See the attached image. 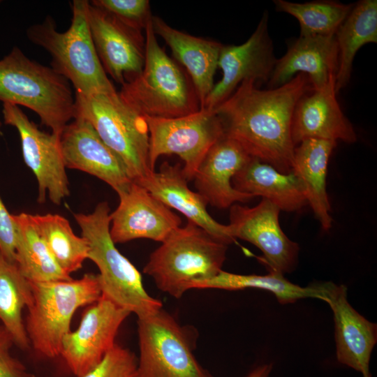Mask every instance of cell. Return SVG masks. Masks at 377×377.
Returning a JSON list of instances; mask_svg holds the SVG:
<instances>
[{
	"mask_svg": "<svg viewBox=\"0 0 377 377\" xmlns=\"http://www.w3.org/2000/svg\"><path fill=\"white\" fill-rule=\"evenodd\" d=\"M151 19L145 29L142 71L122 85L119 94L143 117L173 118L198 112L200 105L193 83L159 46Z\"/></svg>",
	"mask_w": 377,
	"mask_h": 377,
	"instance_id": "5",
	"label": "cell"
},
{
	"mask_svg": "<svg viewBox=\"0 0 377 377\" xmlns=\"http://www.w3.org/2000/svg\"><path fill=\"white\" fill-rule=\"evenodd\" d=\"M74 218L88 242V259L99 269L101 295L138 318L162 309L161 302L146 292L139 271L116 248L110 233L108 203L101 202L92 213L75 214Z\"/></svg>",
	"mask_w": 377,
	"mask_h": 377,
	"instance_id": "6",
	"label": "cell"
},
{
	"mask_svg": "<svg viewBox=\"0 0 377 377\" xmlns=\"http://www.w3.org/2000/svg\"><path fill=\"white\" fill-rule=\"evenodd\" d=\"M149 256L143 272L157 288L180 298L196 283L221 270L228 244L188 221L173 230Z\"/></svg>",
	"mask_w": 377,
	"mask_h": 377,
	"instance_id": "2",
	"label": "cell"
},
{
	"mask_svg": "<svg viewBox=\"0 0 377 377\" xmlns=\"http://www.w3.org/2000/svg\"><path fill=\"white\" fill-rule=\"evenodd\" d=\"M87 16L91 38L106 74L121 86L134 79L145 62V41L141 31L90 2Z\"/></svg>",
	"mask_w": 377,
	"mask_h": 377,
	"instance_id": "14",
	"label": "cell"
},
{
	"mask_svg": "<svg viewBox=\"0 0 377 377\" xmlns=\"http://www.w3.org/2000/svg\"><path fill=\"white\" fill-rule=\"evenodd\" d=\"M149 131V158L155 171L162 155L175 154L184 162L183 173L192 180L211 147L224 135L220 117L200 109L194 113L173 118L144 117Z\"/></svg>",
	"mask_w": 377,
	"mask_h": 377,
	"instance_id": "10",
	"label": "cell"
},
{
	"mask_svg": "<svg viewBox=\"0 0 377 377\" xmlns=\"http://www.w3.org/2000/svg\"><path fill=\"white\" fill-rule=\"evenodd\" d=\"M118 195L119 205L110 213V233L115 244L136 239L162 242L181 226V218L138 184L133 182Z\"/></svg>",
	"mask_w": 377,
	"mask_h": 377,
	"instance_id": "16",
	"label": "cell"
},
{
	"mask_svg": "<svg viewBox=\"0 0 377 377\" xmlns=\"http://www.w3.org/2000/svg\"><path fill=\"white\" fill-rule=\"evenodd\" d=\"M130 313L103 295L84 311L77 330L64 337L60 353L75 376L82 377L113 348Z\"/></svg>",
	"mask_w": 377,
	"mask_h": 377,
	"instance_id": "12",
	"label": "cell"
},
{
	"mask_svg": "<svg viewBox=\"0 0 377 377\" xmlns=\"http://www.w3.org/2000/svg\"><path fill=\"white\" fill-rule=\"evenodd\" d=\"M87 121L119 156L131 181L140 184L154 171L149 158V131L145 117L117 91L91 95L75 93V116Z\"/></svg>",
	"mask_w": 377,
	"mask_h": 377,
	"instance_id": "8",
	"label": "cell"
},
{
	"mask_svg": "<svg viewBox=\"0 0 377 377\" xmlns=\"http://www.w3.org/2000/svg\"><path fill=\"white\" fill-rule=\"evenodd\" d=\"M248 288H259L272 293L279 302L293 303L303 298H317L323 301L322 291L317 284L301 287L283 277V274L269 272L267 275L237 274L221 270L213 278L199 282L196 288H217L228 290H243Z\"/></svg>",
	"mask_w": 377,
	"mask_h": 377,
	"instance_id": "30",
	"label": "cell"
},
{
	"mask_svg": "<svg viewBox=\"0 0 377 377\" xmlns=\"http://www.w3.org/2000/svg\"><path fill=\"white\" fill-rule=\"evenodd\" d=\"M30 284L31 299L24 323L30 346L43 357H57L63 339L71 331L75 312L101 295L98 274L87 273L78 279Z\"/></svg>",
	"mask_w": 377,
	"mask_h": 377,
	"instance_id": "7",
	"label": "cell"
},
{
	"mask_svg": "<svg viewBox=\"0 0 377 377\" xmlns=\"http://www.w3.org/2000/svg\"><path fill=\"white\" fill-rule=\"evenodd\" d=\"M268 14L264 13L249 38L239 45H223L218 62L223 73L202 109L213 111L244 80L269 81L276 60L268 34Z\"/></svg>",
	"mask_w": 377,
	"mask_h": 377,
	"instance_id": "15",
	"label": "cell"
},
{
	"mask_svg": "<svg viewBox=\"0 0 377 377\" xmlns=\"http://www.w3.org/2000/svg\"><path fill=\"white\" fill-rule=\"evenodd\" d=\"M337 142L307 139L295 147L292 172L302 182L307 199L322 228L332 227L330 204L326 191L330 156Z\"/></svg>",
	"mask_w": 377,
	"mask_h": 377,
	"instance_id": "25",
	"label": "cell"
},
{
	"mask_svg": "<svg viewBox=\"0 0 377 377\" xmlns=\"http://www.w3.org/2000/svg\"><path fill=\"white\" fill-rule=\"evenodd\" d=\"M1 2H2V1H0V4L1 3Z\"/></svg>",
	"mask_w": 377,
	"mask_h": 377,
	"instance_id": "40",
	"label": "cell"
},
{
	"mask_svg": "<svg viewBox=\"0 0 377 377\" xmlns=\"http://www.w3.org/2000/svg\"><path fill=\"white\" fill-rule=\"evenodd\" d=\"M15 344L10 334L0 325V377H36L25 364L13 355Z\"/></svg>",
	"mask_w": 377,
	"mask_h": 377,
	"instance_id": "34",
	"label": "cell"
},
{
	"mask_svg": "<svg viewBox=\"0 0 377 377\" xmlns=\"http://www.w3.org/2000/svg\"><path fill=\"white\" fill-rule=\"evenodd\" d=\"M135 377H212L198 363L186 330L168 312L138 318Z\"/></svg>",
	"mask_w": 377,
	"mask_h": 377,
	"instance_id": "9",
	"label": "cell"
},
{
	"mask_svg": "<svg viewBox=\"0 0 377 377\" xmlns=\"http://www.w3.org/2000/svg\"><path fill=\"white\" fill-rule=\"evenodd\" d=\"M336 76L322 89L312 90L297 102L293 116L291 136L296 147L307 139L353 143L355 130L343 113L336 97Z\"/></svg>",
	"mask_w": 377,
	"mask_h": 377,
	"instance_id": "20",
	"label": "cell"
},
{
	"mask_svg": "<svg viewBox=\"0 0 377 377\" xmlns=\"http://www.w3.org/2000/svg\"><path fill=\"white\" fill-rule=\"evenodd\" d=\"M232 184L240 192L263 197L282 211L295 212L308 205L304 186L293 172H281L253 157L234 176Z\"/></svg>",
	"mask_w": 377,
	"mask_h": 377,
	"instance_id": "24",
	"label": "cell"
},
{
	"mask_svg": "<svg viewBox=\"0 0 377 377\" xmlns=\"http://www.w3.org/2000/svg\"><path fill=\"white\" fill-rule=\"evenodd\" d=\"M34 223L50 252L68 274L82 268L88 258L89 244L77 236L68 221L59 214H31Z\"/></svg>",
	"mask_w": 377,
	"mask_h": 377,
	"instance_id": "29",
	"label": "cell"
},
{
	"mask_svg": "<svg viewBox=\"0 0 377 377\" xmlns=\"http://www.w3.org/2000/svg\"><path fill=\"white\" fill-rule=\"evenodd\" d=\"M16 231L10 214L0 197V252L10 262L15 263Z\"/></svg>",
	"mask_w": 377,
	"mask_h": 377,
	"instance_id": "35",
	"label": "cell"
},
{
	"mask_svg": "<svg viewBox=\"0 0 377 377\" xmlns=\"http://www.w3.org/2000/svg\"><path fill=\"white\" fill-rule=\"evenodd\" d=\"M251 158L238 142L224 134L207 152L194 175L198 192L219 209L252 200L255 196L232 184L234 176Z\"/></svg>",
	"mask_w": 377,
	"mask_h": 377,
	"instance_id": "19",
	"label": "cell"
},
{
	"mask_svg": "<svg viewBox=\"0 0 377 377\" xmlns=\"http://www.w3.org/2000/svg\"><path fill=\"white\" fill-rule=\"evenodd\" d=\"M339 66L335 91L339 93L350 78L354 57L364 45L377 42V1L362 0L353 6L335 34Z\"/></svg>",
	"mask_w": 377,
	"mask_h": 377,
	"instance_id": "27",
	"label": "cell"
},
{
	"mask_svg": "<svg viewBox=\"0 0 377 377\" xmlns=\"http://www.w3.org/2000/svg\"><path fill=\"white\" fill-rule=\"evenodd\" d=\"M2 114L4 124L19 133L24 161L38 182V202L43 204L47 193L53 204L60 205L70 195L60 135L40 130L17 105L3 103Z\"/></svg>",
	"mask_w": 377,
	"mask_h": 377,
	"instance_id": "11",
	"label": "cell"
},
{
	"mask_svg": "<svg viewBox=\"0 0 377 377\" xmlns=\"http://www.w3.org/2000/svg\"><path fill=\"white\" fill-rule=\"evenodd\" d=\"M2 135V132H1V127H0V137Z\"/></svg>",
	"mask_w": 377,
	"mask_h": 377,
	"instance_id": "38",
	"label": "cell"
},
{
	"mask_svg": "<svg viewBox=\"0 0 377 377\" xmlns=\"http://www.w3.org/2000/svg\"><path fill=\"white\" fill-rule=\"evenodd\" d=\"M339 50L334 36L300 37L293 43L287 52L277 59L269 86L279 87L295 74L306 75L313 90L323 88L336 76L339 66Z\"/></svg>",
	"mask_w": 377,
	"mask_h": 377,
	"instance_id": "22",
	"label": "cell"
},
{
	"mask_svg": "<svg viewBox=\"0 0 377 377\" xmlns=\"http://www.w3.org/2000/svg\"><path fill=\"white\" fill-rule=\"evenodd\" d=\"M272 370V364H265L252 370L246 377H269Z\"/></svg>",
	"mask_w": 377,
	"mask_h": 377,
	"instance_id": "36",
	"label": "cell"
},
{
	"mask_svg": "<svg viewBox=\"0 0 377 377\" xmlns=\"http://www.w3.org/2000/svg\"><path fill=\"white\" fill-rule=\"evenodd\" d=\"M89 1L74 0L72 20L64 32L47 16L41 23L27 30L29 40L45 49L51 56V68L73 85L75 93L91 95L116 91L96 53L88 22Z\"/></svg>",
	"mask_w": 377,
	"mask_h": 377,
	"instance_id": "3",
	"label": "cell"
},
{
	"mask_svg": "<svg viewBox=\"0 0 377 377\" xmlns=\"http://www.w3.org/2000/svg\"><path fill=\"white\" fill-rule=\"evenodd\" d=\"M278 11L294 16L300 26V37L334 36L353 5L332 1L293 3L274 0Z\"/></svg>",
	"mask_w": 377,
	"mask_h": 377,
	"instance_id": "31",
	"label": "cell"
},
{
	"mask_svg": "<svg viewBox=\"0 0 377 377\" xmlns=\"http://www.w3.org/2000/svg\"><path fill=\"white\" fill-rule=\"evenodd\" d=\"M90 3L140 31L145 29L153 16L148 0H93Z\"/></svg>",
	"mask_w": 377,
	"mask_h": 377,
	"instance_id": "32",
	"label": "cell"
},
{
	"mask_svg": "<svg viewBox=\"0 0 377 377\" xmlns=\"http://www.w3.org/2000/svg\"><path fill=\"white\" fill-rule=\"evenodd\" d=\"M280 211L263 198L252 207L234 204L230 209L228 226L235 239L247 241L263 252L269 272L283 275L295 269L300 248L282 230Z\"/></svg>",
	"mask_w": 377,
	"mask_h": 377,
	"instance_id": "13",
	"label": "cell"
},
{
	"mask_svg": "<svg viewBox=\"0 0 377 377\" xmlns=\"http://www.w3.org/2000/svg\"><path fill=\"white\" fill-rule=\"evenodd\" d=\"M179 163L171 165L164 161L158 171H154L140 185L216 239L228 245L232 243L235 239L228 225L221 224L211 216L207 209V200L198 192L191 190Z\"/></svg>",
	"mask_w": 377,
	"mask_h": 377,
	"instance_id": "21",
	"label": "cell"
},
{
	"mask_svg": "<svg viewBox=\"0 0 377 377\" xmlns=\"http://www.w3.org/2000/svg\"><path fill=\"white\" fill-rule=\"evenodd\" d=\"M60 145L66 168L100 179L118 195L133 183L121 159L85 119L75 117L69 122L60 135Z\"/></svg>",
	"mask_w": 377,
	"mask_h": 377,
	"instance_id": "17",
	"label": "cell"
},
{
	"mask_svg": "<svg viewBox=\"0 0 377 377\" xmlns=\"http://www.w3.org/2000/svg\"><path fill=\"white\" fill-rule=\"evenodd\" d=\"M31 299L30 282L22 274L16 263L0 252V320L12 336L16 346L23 350L30 343L22 318V311Z\"/></svg>",
	"mask_w": 377,
	"mask_h": 377,
	"instance_id": "28",
	"label": "cell"
},
{
	"mask_svg": "<svg viewBox=\"0 0 377 377\" xmlns=\"http://www.w3.org/2000/svg\"><path fill=\"white\" fill-rule=\"evenodd\" d=\"M151 22L155 34L164 40L176 59L186 68L202 109L214 85L223 45L177 30L158 17L152 16Z\"/></svg>",
	"mask_w": 377,
	"mask_h": 377,
	"instance_id": "23",
	"label": "cell"
},
{
	"mask_svg": "<svg viewBox=\"0 0 377 377\" xmlns=\"http://www.w3.org/2000/svg\"><path fill=\"white\" fill-rule=\"evenodd\" d=\"M137 363L131 350L115 343L103 360L82 377H135Z\"/></svg>",
	"mask_w": 377,
	"mask_h": 377,
	"instance_id": "33",
	"label": "cell"
},
{
	"mask_svg": "<svg viewBox=\"0 0 377 377\" xmlns=\"http://www.w3.org/2000/svg\"><path fill=\"white\" fill-rule=\"evenodd\" d=\"M363 377H371V374H369L368 375L364 376Z\"/></svg>",
	"mask_w": 377,
	"mask_h": 377,
	"instance_id": "37",
	"label": "cell"
},
{
	"mask_svg": "<svg viewBox=\"0 0 377 377\" xmlns=\"http://www.w3.org/2000/svg\"><path fill=\"white\" fill-rule=\"evenodd\" d=\"M334 314L337 358L362 376L370 374L371 354L377 342V325L355 311L347 300V288L332 282L316 283Z\"/></svg>",
	"mask_w": 377,
	"mask_h": 377,
	"instance_id": "18",
	"label": "cell"
},
{
	"mask_svg": "<svg viewBox=\"0 0 377 377\" xmlns=\"http://www.w3.org/2000/svg\"><path fill=\"white\" fill-rule=\"evenodd\" d=\"M1 121H0V127H1Z\"/></svg>",
	"mask_w": 377,
	"mask_h": 377,
	"instance_id": "39",
	"label": "cell"
},
{
	"mask_svg": "<svg viewBox=\"0 0 377 377\" xmlns=\"http://www.w3.org/2000/svg\"><path fill=\"white\" fill-rule=\"evenodd\" d=\"M253 80L243 81L213 111L224 134L238 142L252 157L283 173L292 172L295 145L291 124L300 99L313 90L309 77L299 73L288 82L261 90Z\"/></svg>",
	"mask_w": 377,
	"mask_h": 377,
	"instance_id": "1",
	"label": "cell"
},
{
	"mask_svg": "<svg viewBox=\"0 0 377 377\" xmlns=\"http://www.w3.org/2000/svg\"><path fill=\"white\" fill-rule=\"evenodd\" d=\"M16 231L15 263L30 282L69 280L72 277L58 265L38 233L31 215L13 214Z\"/></svg>",
	"mask_w": 377,
	"mask_h": 377,
	"instance_id": "26",
	"label": "cell"
},
{
	"mask_svg": "<svg viewBox=\"0 0 377 377\" xmlns=\"http://www.w3.org/2000/svg\"><path fill=\"white\" fill-rule=\"evenodd\" d=\"M0 101L33 110L41 124L58 135L75 116L70 82L17 46L0 59Z\"/></svg>",
	"mask_w": 377,
	"mask_h": 377,
	"instance_id": "4",
	"label": "cell"
}]
</instances>
